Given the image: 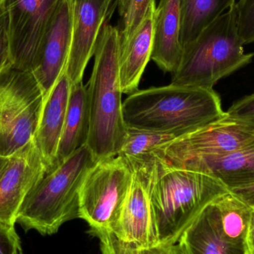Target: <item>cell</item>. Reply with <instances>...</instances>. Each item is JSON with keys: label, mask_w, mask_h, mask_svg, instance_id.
<instances>
[{"label": "cell", "mask_w": 254, "mask_h": 254, "mask_svg": "<svg viewBox=\"0 0 254 254\" xmlns=\"http://www.w3.org/2000/svg\"><path fill=\"white\" fill-rule=\"evenodd\" d=\"M213 89L172 84L137 90L123 102L127 128L180 136L225 116Z\"/></svg>", "instance_id": "1"}, {"label": "cell", "mask_w": 254, "mask_h": 254, "mask_svg": "<svg viewBox=\"0 0 254 254\" xmlns=\"http://www.w3.org/2000/svg\"><path fill=\"white\" fill-rule=\"evenodd\" d=\"M119 28L107 24L98 38L93 70L86 86L90 116L86 146L96 162L118 155L126 136L119 77Z\"/></svg>", "instance_id": "2"}, {"label": "cell", "mask_w": 254, "mask_h": 254, "mask_svg": "<svg viewBox=\"0 0 254 254\" xmlns=\"http://www.w3.org/2000/svg\"><path fill=\"white\" fill-rule=\"evenodd\" d=\"M228 191L210 175L168 166L149 190L158 244H176L200 212Z\"/></svg>", "instance_id": "3"}, {"label": "cell", "mask_w": 254, "mask_h": 254, "mask_svg": "<svg viewBox=\"0 0 254 254\" xmlns=\"http://www.w3.org/2000/svg\"><path fill=\"white\" fill-rule=\"evenodd\" d=\"M96 163L86 145L45 175L30 191L18 211L16 223L24 231L52 235L65 222L79 218L82 184Z\"/></svg>", "instance_id": "4"}, {"label": "cell", "mask_w": 254, "mask_h": 254, "mask_svg": "<svg viewBox=\"0 0 254 254\" xmlns=\"http://www.w3.org/2000/svg\"><path fill=\"white\" fill-rule=\"evenodd\" d=\"M243 46L235 4L183 48L172 84L213 89L219 80L252 62L254 54H246Z\"/></svg>", "instance_id": "5"}, {"label": "cell", "mask_w": 254, "mask_h": 254, "mask_svg": "<svg viewBox=\"0 0 254 254\" xmlns=\"http://www.w3.org/2000/svg\"><path fill=\"white\" fill-rule=\"evenodd\" d=\"M43 105L31 71L12 65L0 74V155L10 157L34 140Z\"/></svg>", "instance_id": "6"}, {"label": "cell", "mask_w": 254, "mask_h": 254, "mask_svg": "<svg viewBox=\"0 0 254 254\" xmlns=\"http://www.w3.org/2000/svg\"><path fill=\"white\" fill-rule=\"evenodd\" d=\"M132 179V172L118 155L97 161L88 171L80 188L79 218L87 222L92 234L113 231Z\"/></svg>", "instance_id": "7"}, {"label": "cell", "mask_w": 254, "mask_h": 254, "mask_svg": "<svg viewBox=\"0 0 254 254\" xmlns=\"http://www.w3.org/2000/svg\"><path fill=\"white\" fill-rule=\"evenodd\" d=\"M64 0H1L14 68L32 72L45 36Z\"/></svg>", "instance_id": "8"}, {"label": "cell", "mask_w": 254, "mask_h": 254, "mask_svg": "<svg viewBox=\"0 0 254 254\" xmlns=\"http://www.w3.org/2000/svg\"><path fill=\"white\" fill-rule=\"evenodd\" d=\"M254 142V125L225 113L220 119L176 138L165 149L170 166L191 158L218 156Z\"/></svg>", "instance_id": "9"}, {"label": "cell", "mask_w": 254, "mask_h": 254, "mask_svg": "<svg viewBox=\"0 0 254 254\" xmlns=\"http://www.w3.org/2000/svg\"><path fill=\"white\" fill-rule=\"evenodd\" d=\"M117 6V0H71L72 31L65 71L71 84L83 80L101 31L110 23Z\"/></svg>", "instance_id": "10"}, {"label": "cell", "mask_w": 254, "mask_h": 254, "mask_svg": "<svg viewBox=\"0 0 254 254\" xmlns=\"http://www.w3.org/2000/svg\"><path fill=\"white\" fill-rule=\"evenodd\" d=\"M46 173L47 167L33 140L10 157L0 180V221L16 224L24 200Z\"/></svg>", "instance_id": "11"}, {"label": "cell", "mask_w": 254, "mask_h": 254, "mask_svg": "<svg viewBox=\"0 0 254 254\" xmlns=\"http://www.w3.org/2000/svg\"><path fill=\"white\" fill-rule=\"evenodd\" d=\"M72 31L71 0H64L45 36L32 73L43 91L44 101L65 73Z\"/></svg>", "instance_id": "12"}, {"label": "cell", "mask_w": 254, "mask_h": 254, "mask_svg": "<svg viewBox=\"0 0 254 254\" xmlns=\"http://www.w3.org/2000/svg\"><path fill=\"white\" fill-rule=\"evenodd\" d=\"M180 135L174 133L157 132L127 128L126 136L118 156L134 174L151 185L170 164L165 149Z\"/></svg>", "instance_id": "13"}, {"label": "cell", "mask_w": 254, "mask_h": 254, "mask_svg": "<svg viewBox=\"0 0 254 254\" xmlns=\"http://www.w3.org/2000/svg\"><path fill=\"white\" fill-rule=\"evenodd\" d=\"M133 174L132 182L120 218L113 232L118 238L140 247L158 245L151 208V183Z\"/></svg>", "instance_id": "14"}, {"label": "cell", "mask_w": 254, "mask_h": 254, "mask_svg": "<svg viewBox=\"0 0 254 254\" xmlns=\"http://www.w3.org/2000/svg\"><path fill=\"white\" fill-rule=\"evenodd\" d=\"M176 245L180 254H250L247 248L234 244L222 232L215 200L190 224Z\"/></svg>", "instance_id": "15"}, {"label": "cell", "mask_w": 254, "mask_h": 254, "mask_svg": "<svg viewBox=\"0 0 254 254\" xmlns=\"http://www.w3.org/2000/svg\"><path fill=\"white\" fill-rule=\"evenodd\" d=\"M71 87V82L65 72L44 101L40 122L33 140L47 167V173L52 170L56 158Z\"/></svg>", "instance_id": "16"}, {"label": "cell", "mask_w": 254, "mask_h": 254, "mask_svg": "<svg viewBox=\"0 0 254 254\" xmlns=\"http://www.w3.org/2000/svg\"><path fill=\"white\" fill-rule=\"evenodd\" d=\"M181 0H160L154 16L151 60L161 69L174 73L183 55L181 43Z\"/></svg>", "instance_id": "17"}, {"label": "cell", "mask_w": 254, "mask_h": 254, "mask_svg": "<svg viewBox=\"0 0 254 254\" xmlns=\"http://www.w3.org/2000/svg\"><path fill=\"white\" fill-rule=\"evenodd\" d=\"M171 166L213 176L228 190L243 188L254 183V142L225 155L191 158Z\"/></svg>", "instance_id": "18"}, {"label": "cell", "mask_w": 254, "mask_h": 254, "mask_svg": "<svg viewBox=\"0 0 254 254\" xmlns=\"http://www.w3.org/2000/svg\"><path fill=\"white\" fill-rule=\"evenodd\" d=\"M155 8V1L132 37L119 45V77L123 94L131 95L137 90L142 74L151 60Z\"/></svg>", "instance_id": "19"}, {"label": "cell", "mask_w": 254, "mask_h": 254, "mask_svg": "<svg viewBox=\"0 0 254 254\" xmlns=\"http://www.w3.org/2000/svg\"><path fill=\"white\" fill-rule=\"evenodd\" d=\"M90 128L86 86L83 81L71 84L68 107L56 158L52 170L87 143ZM50 172V171H49Z\"/></svg>", "instance_id": "20"}, {"label": "cell", "mask_w": 254, "mask_h": 254, "mask_svg": "<svg viewBox=\"0 0 254 254\" xmlns=\"http://www.w3.org/2000/svg\"><path fill=\"white\" fill-rule=\"evenodd\" d=\"M236 3V0H181L182 47L192 43L204 28Z\"/></svg>", "instance_id": "21"}, {"label": "cell", "mask_w": 254, "mask_h": 254, "mask_svg": "<svg viewBox=\"0 0 254 254\" xmlns=\"http://www.w3.org/2000/svg\"><path fill=\"white\" fill-rule=\"evenodd\" d=\"M222 232L234 244L248 248V237L253 209L231 191L215 199Z\"/></svg>", "instance_id": "22"}, {"label": "cell", "mask_w": 254, "mask_h": 254, "mask_svg": "<svg viewBox=\"0 0 254 254\" xmlns=\"http://www.w3.org/2000/svg\"><path fill=\"white\" fill-rule=\"evenodd\" d=\"M93 234L99 239L101 254H180L176 243L144 248L123 241L110 231H99Z\"/></svg>", "instance_id": "23"}, {"label": "cell", "mask_w": 254, "mask_h": 254, "mask_svg": "<svg viewBox=\"0 0 254 254\" xmlns=\"http://www.w3.org/2000/svg\"><path fill=\"white\" fill-rule=\"evenodd\" d=\"M155 0H130L126 13L121 18L119 27L120 44L130 40L143 22L146 13Z\"/></svg>", "instance_id": "24"}, {"label": "cell", "mask_w": 254, "mask_h": 254, "mask_svg": "<svg viewBox=\"0 0 254 254\" xmlns=\"http://www.w3.org/2000/svg\"><path fill=\"white\" fill-rule=\"evenodd\" d=\"M238 31L243 44L254 42V0H239L236 3Z\"/></svg>", "instance_id": "25"}, {"label": "cell", "mask_w": 254, "mask_h": 254, "mask_svg": "<svg viewBox=\"0 0 254 254\" xmlns=\"http://www.w3.org/2000/svg\"><path fill=\"white\" fill-rule=\"evenodd\" d=\"M9 40L8 17L7 11L0 0V74L12 66Z\"/></svg>", "instance_id": "26"}, {"label": "cell", "mask_w": 254, "mask_h": 254, "mask_svg": "<svg viewBox=\"0 0 254 254\" xmlns=\"http://www.w3.org/2000/svg\"><path fill=\"white\" fill-rule=\"evenodd\" d=\"M0 254H23L15 225L0 221Z\"/></svg>", "instance_id": "27"}, {"label": "cell", "mask_w": 254, "mask_h": 254, "mask_svg": "<svg viewBox=\"0 0 254 254\" xmlns=\"http://www.w3.org/2000/svg\"><path fill=\"white\" fill-rule=\"evenodd\" d=\"M227 113L232 117L254 125V92L236 101Z\"/></svg>", "instance_id": "28"}, {"label": "cell", "mask_w": 254, "mask_h": 254, "mask_svg": "<svg viewBox=\"0 0 254 254\" xmlns=\"http://www.w3.org/2000/svg\"><path fill=\"white\" fill-rule=\"evenodd\" d=\"M229 191L254 210V183Z\"/></svg>", "instance_id": "29"}, {"label": "cell", "mask_w": 254, "mask_h": 254, "mask_svg": "<svg viewBox=\"0 0 254 254\" xmlns=\"http://www.w3.org/2000/svg\"><path fill=\"white\" fill-rule=\"evenodd\" d=\"M248 248H249V253L254 254V210L252 213L249 237H248Z\"/></svg>", "instance_id": "30"}, {"label": "cell", "mask_w": 254, "mask_h": 254, "mask_svg": "<svg viewBox=\"0 0 254 254\" xmlns=\"http://www.w3.org/2000/svg\"><path fill=\"white\" fill-rule=\"evenodd\" d=\"M10 161V157H4L0 155V180L2 178L3 175L5 173Z\"/></svg>", "instance_id": "31"}, {"label": "cell", "mask_w": 254, "mask_h": 254, "mask_svg": "<svg viewBox=\"0 0 254 254\" xmlns=\"http://www.w3.org/2000/svg\"><path fill=\"white\" fill-rule=\"evenodd\" d=\"M118 1V11H119L120 18L123 17L124 15L126 13L127 6L130 0H117Z\"/></svg>", "instance_id": "32"}]
</instances>
